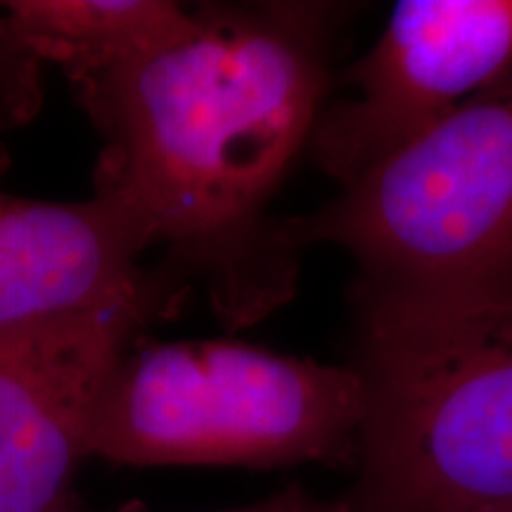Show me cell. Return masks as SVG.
I'll use <instances>...</instances> for the list:
<instances>
[{"instance_id": "6da1fadb", "label": "cell", "mask_w": 512, "mask_h": 512, "mask_svg": "<svg viewBox=\"0 0 512 512\" xmlns=\"http://www.w3.org/2000/svg\"><path fill=\"white\" fill-rule=\"evenodd\" d=\"M344 12L304 0L200 5L185 41L72 81L105 140L93 190L136 211L162 264L200 283L228 328L297 290L299 256L268 207L311 143Z\"/></svg>"}, {"instance_id": "7a4b0ae2", "label": "cell", "mask_w": 512, "mask_h": 512, "mask_svg": "<svg viewBox=\"0 0 512 512\" xmlns=\"http://www.w3.org/2000/svg\"><path fill=\"white\" fill-rule=\"evenodd\" d=\"M354 512L512 508V271L351 290Z\"/></svg>"}, {"instance_id": "3957f363", "label": "cell", "mask_w": 512, "mask_h": 512, "mask_svg": "<svg viewBox=\"0 0 512 512\" xmlns=\"http://www.w3.org/2000/svg\"><path fill=\"white\" fill-rule=\"evenodd\" d=\"M354 368L233 339L140 342L102 387L91 458L128 467L356 465Z\"/></svg>"}, {"instance_id": "277c9868", "label": "cell", "mask_w": 512, "mask_h": 512, "mask_svg": "<svg viewBox=\"0 0 512 512\" xmlns=\"http://www.w3.org/2000/svg\"><path fill=\"white\" fill-rule=\"evenodd\" d=\"M292 254L337 245L358 285L425 287L512 271V74L467 98L306 216L280 219Z\"/></svg>"}, {"instance_id": "5b68a950", "label": "cell", "mask_w": 512, "mask_h": 512, "mask_svg": "<svg viewBox=\"0 0 512 512\" xmlns=\"http://www.w3.org/2000/svg\"><path fill=\"white\" fill-rule=\"evenodd\" d=\"M190 287L176 275L124 304L0 328V512H83L76 479L102 387Z\"/></svg>"}, {"instance_id": "8992f818", "label": "cell", "mask_w": 512, "mask_h": 512, "mask_svg": "<svg viewBox=\"0 0 512 512\" xmlns=\"http://www.w3.org/2000/svg\"><path fill=\"white\" fill-rule=\"evenodd\" d=\"M512 74V0H406L380 41L337 76L309 143L337 183L361 178L467 98Z\"/></svg>"}, {"instance_id": "52a82bcc", "label": "cell", "mask_w": 512, "mask_h": 512, "mask_svg": "<svg viewBox=\"0 0 512 512\" xmlns=\"http://www.w3.org/2000/svg\"><path fill=\"white\" fill-rule=\"evenodd\" d=\"M8 169L0 147V328L124 304L178 275L162 261L143 266L155 240L114 195L93 190L79 202L10 195Z\"/></svg>"}, {"instance_id": "ba28073f", "label": "cell", "mask_w": 512, "mask_h": 512, "mask_svg": "<svg viewBox=\"0 0 512 512\" xmlns=\"http://www.w3.org/2000/svg\"><path fill=\"white\" fill-rule=\"evenodd\" d=\"M3 19L69 81L145 60L195 34L200 15L166 0H10Z\"/></svg>"}, {"instance_id": "9c48e42d", "label": "cell", "mask_w": 512, "mask_h": 512, "mask_svg": "<svg viewBox=\"0 0 512 512\" xmlns=\"http://www.w3.org/2000/svg\"><path fill=\"white\" fill-rule=\"evenodd\" d=\"M117 512H145L138 503H128ZM216 512H354L347 496L342 498H318L311 491H306L304 486L292 484L285 491L275 494L264 501L238 505V508L228 510H216Z\"/></svg>"}, {"instance_id": "30bf717a", "label": "cell", "mask_w": 512, "mask_h": 512, "mask_svg": "<svg viewBox=\"0 0 512 512\" xmlns=\"http://www.w3.org/2000/svg\"><path fill=\"white\" fill-rule=\"evenodd\" d=\"M498 512H512V508H508V510H498Z\"/></svg>"}]
</instances>
